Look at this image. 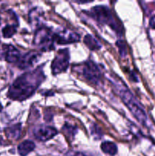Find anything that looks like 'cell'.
I'll use <instances>...</instances> for the list:
<instances>
[{"label":"cell","mask_w":155,"mask_h":156,"mask_svg":"<svg viewBox=\"0 0 155 156\" xmlns=\"http://www.w3.org/2000/svg\"><path fill=\"white\" fill-rule=\"evenodd\" d=\"M69 64V53L67 49L61 50L52 62V72L56 75L63 73L68 69Z\"/></svg>","instance_id":"cell-4"},{"label":"cell","mask_w":155,"mask_h":156,"mask_svg":"<svg viewBox=\"0 0 155 156\" xmlns=\"http://www.w3.org/2000/svg\"><path fill=\"white\" fill-rule=\"evenodd\" d=\"M21 59L19 51L14 46L9 45L5 49V60L9 62H18Z\"/></svg>","instance_id":"cell-10"},{"label":"cell","mask_w":155,"mask_h":156,"mask_svg":"<svg viewBox=\"0 0 155 156\" xmlns=\"http://www.w3.org/2000/svg\"><path fill=\"white\" fill-rule=\"evenodd\" d=\"M35 144L30 140H25L20 143L18 147V153L21 156H26L34 149Z\"/></svg>","instance_id":"cell-11"},{"label":"cell","mask_w":155,"mask_h":156,"mask_svg":"<svg viewBox=\"0 0 155 156\" xmlns=\"http://www.w3.org/2000/svg\"><path fill=\"white\" fill-rule=\"evenodd\" d=\"M41 67L36 70L21 75L13 82L8 92L9 98L15 101H23L30 98L34 93L44 79Z\"/></svg>","instance_id":"cell-1"},{"label":"cell","mask_w":155,"mask_h":156,"mask_svg":"<svg viewBox=\"0 0 155 156\" xmlns=\"http://www.w3.org/2000/svg\"><path fill=\"white\" fill-rule=\"evenodd\" d=\"M117 46L119 49V53L122 57H125L126 55V46L122 41H119L116 43Z\"/></svg>","instance_id":"cell-16"},{"label":"cell","mask_w":155,"mask_h":156,"mask_svg":"<svg viewBox=\"0 0 155 156\" xmlns=\"http://www.w3.org/2000/svg\"><path fill=\"white\" fill-rule=\"evenodd\" d=\"M21 125L16 124L14 126L9 127L5 130L6 135L9 138L14 139V140H18L19 138L20 135H21Z\"/></svg>","instance_id":"cell-13"},{"label":"cell","mask_w":155,"mask_h":156,"mask_svg":"<svg viewBox=\"0 0 155 156\" xmlns=\"http://www.w3.org/2000/svg\"><path fill=\"white\" fill-rule=\"evenodd\" d=\"M53 34L46 27H41L36 31L34 36V44L40 46L43 49L50 48L53 42Z\"/></svg>","instance_id":"cell-5"},{"label":"cell","mask_w":155,"mask_h":156,"mask_svg":"<svg viewBox=\"0 0 155 156\" xmlns=\"http://www.w3.org/2000/svg\"><path fill=\"white\" fill-rule=\"evenodd\" d=\"M16 33V27L15 25H6L2 29L3 37L5 38L12 37Z\"/></svg>","instance_id":"cell-15"},{"label":"cell","mask_w":155,"mask_h":156,"mask_svg":"<svg viewBox=\"0 0 155 156\" xmlns=\"http://www.w3.org/2000/svg\"><path fill=\"white\" fill-rule=\"evenodd\" d=\"M64 156H87L84 154L78 152H68Z\"/></svg>","instance_id":"cell-17"},{"label":"cell","mask_w":155,"mask_h":156,"mask_svg":"<svg viewBox=\"0 0 155 156\" xmlns=\"http://www.w3.org/2000/svg\"><path fill=\"white\" fill-rule=\"evenodd\" d=\"M149 24H150V27H151V28L155 29V15H153V17H151Z\"/></svg>","instance_id":"cell-18"},{"label":"cell","mask_w":155,"mask_h":156,"mask_svg":"<svg viewBox=\"0 0 155 156\" xmlns=\"http://www.w3.org/2000/svg\"><path fill=\"white\" fill-rule=\"evenodd\" d=\"M112 82L113 85L116 87V90L118 91L119 94L122 98V101L125 105L127 106V108L130 110L131 112L134 115V117L138 120L141 123L144 124L147 121V116L144 110L141 108L139 104L135 98L133 94L131 93V91L128 89L127 87L125 86L124 83L122 82L119 79H112Z\"/></svg>","instance_id":"cell-2"},{"label":"cell","mask_w":155,"mask_h":156,"mask_svg":"<svg viewBox=\"0 0 155 156\" xmlns=\"http://www.w3.org/2000/svg\"><path fill=\"white\" fill-rule=\"evenodd\" d=\"M90 15L98 22L108 24L114 30H120L119 24H117L112 12L106 6L99 5L93 8Z\"/></svg>","instance_id":"cell-3"},{"label":"cell","mask_w":155,"mask_h":156,"mask_svg":"<svg viewBox=\"0 0 155 156\" xmlns=\"http://www.w3.org/2000/svg\"><path fill=\"white\" fill-rule=\"evenodd\" d=\"M53 41L59 44H71L80 41V36L71 30H64L53 34Z\"/></svg>","instance_id":"cell-8"},{"label":"cell","mask_w":155,"mask_h":156,"mask_svg":"<svg viewBox=\"0 0 155 156\" xmlns=\"http://www.w3.org/2000/svg\"><path fill=\"white\" fill-rule=\"evenodd\" d=\"M83 75L85 79L93 84H97L101 79V73L100 69L92 61L85 62L83 68Z\"/></svg>","instance_id":"cell-6"},{"label":"cell","mask_w":155,"mask_h":156,"mask_svg":"<svg viewBox=\"0 0 155 156\" xmlns=\"http://www.w3.org/2000/svg\"><path fill=\"white\" fill-rule=\"evenodd\" d=\"M100 148L104 153L112 156L115 155L117 153V150H118L116 145L112 142H104L101 144Z\"/></svg>","instance_id":"cell-12"},{"label":"cell","mask_w":155,"mask_h":156,"mask_svg":"<svg viewBox=\"0 0 155 156\" xmlns=\"http://www.w3.org/2000/svg\"><path fill=\"white\" fill-rule=\"evenodd\" d=\"M0 23H1V18H0Z\"/></svg>","instance_id":"cell-20"},{"label":"cell","mask_w":155,"mask_h":156,"mask_svg":"<svg viewBox=\"0 0 155 156\" xmlns=\"http://www.w3.org/2000/svg\"><path fill=\"white\" fill-rule=\"evenodd\" d=\"M2 106L1 104H0V111H2Z\"/></svg>","instance_id":"cell-19"},{"label":"cell","mask_w":155,"mask_h":156,"mask_svg":"<svg viewBox=\"0 0 155 156\" xmlns=\"http://www.w3.org/2000/svg\"><path fill=\"white\" fill-rule=\"evenodd\" d=\"M33 134L35 139L39 141H46L57 134V130L54 127L40 125L33 128Z\"/></svg>","instance_id":"cell-7"},{"label":"cell","mask_w":155,"mask_h":156,"mask_svg":"<svg viewBox=\"0 0 155 156\" xmlns=\"http://www.w3.org/2000/svg\"><path fill=\"white\" fill-rule=\"evenodd\" d=\"M40 56V53L37 52L31 51L24 55L23 57H21L20 60L18 61V66L21 69H26L33 66L34 62L37 60L38 57Z\"/></svg>","instance_id":"cell-9"},{"label":"cell","mask_w":155,"mask_h":156,"mask_svg":"<svg viewBox=\"0 0 155 156\" xmlns=\"http://www.w3.org/2000/svg\"><path fill=\"white\" fill-rule=\"evenodd\" d=\"M84 44H86L87 47L91 50H99L101 46L99 44V43L97 42V40L92 36V35H86V37L84 39Z\"/></svg>","instance_id":"cell-14"}]
</instances>
